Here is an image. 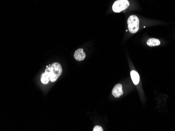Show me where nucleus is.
Masks as SVG:
<instances>
[{
    "mask_svg": "<svg viewBox=\"0 0 175 131\" xmlns=\"http://www.w3.org/2000/svg\"><path fill=\"white\" fill-rule=\"evenodd\" d=\"M93 131H103V129L100 126H95L93 129Z\"/></svg>",
    "mask_w": 175,
    "mask_h": 131,
    "instance_id": "9",
    "label": "nucleus"
},
{
    "mask_svg": "<svg viewBox=\"0 0 175 131\" xmlns=\"http://www.w3.org/2000/svg\"><path fill=\"white\" fill-rule=\"evenodd\" d=\"M51 67L47 66L45 71L41 76V82L43 84H47L50 81Z\"/></svg>",
    "mask_w": 175,
    "mask_h": 131,
    "instance_id": "4",
    "label": "nucleus"
},
{
    "mask_svg": "<svg viewBox=\"0 0 175 131\" xmlns=\"http://www.w3.org/2000/svg\"><path fill=\"white\" fill-rule=\"evenodd\" d=\"M129 6L128 0H117L112 6V10L115 13H120L127 9Z\"/></svg>",
    "mask_w": 175,
    "mask_h": 131,
    "instance_id": "3",
    "label": "nucleus"
},
{
    "mask_svg": "<svg viewBox=\"0 0 175 131\" xmlns=\"http://www.w3.org/2000/svg\"><path fill=\"white\" fill-rule=\"evenodd\" d=\"M160 40L156 38H150L147 41V45L150 47H155L160 45Z\"/></svg>",
    "mask_w": 175,
    "mask_h": 131,
    "instance_id": "8",
    "label": "nucleus"
},
{
    "mask_svg": "<svg viewBox=\"0 0 175 131\" xmlns=\"http://www.w3.org/2000/svg\"><path fill=\"white\" fill-rule=\"evenodd\" d=\"M74 57L77 61H83L86 57V54L84 52V50L82 49L77 50L74 52Z\"/></svg>",
    "mask_w": 175,
    "mask_h": 131,
    "instance_id": "6",
    "label": "nucleus"
},
{
    "mask_svg": "<svg viewBox=\"0 0 175 131\" xmlns=\"http://www.w3.org/2000/svg\"><path fill=\"white\" fill-rule=\"evenodd\" d=\"M112 93L113 96L115 98L121 97L123 94L122 85L120 84H116L113 88Z\"/></svg>",
    "mask_w": 175,
    "mask_h": 131,
    "instance_id": "5",
    "label": "nucleus"
},
{
    "mask_svg": "<svg viewBox=\"0 0 175 131\" xmlns=\"http://www.w3.org/2000/svg\"><path fill=\"white\" fill-rule=\"evenodd\" d=\"M63 69L61 65L55 62L51 65V73H50V81L55 82L61 75Z\"/></svg>",
    "mask_w": 175,
    "mask_h": 131,
    "instance_id": "2",
    "label": "nucleus"
},
{
    "mask_svg": "<svg viewBox=\"0 0 175 131\" xmlns=\"http://www.w3.org/2000/svg\"><path fill=\"white\" fill-rule=\"evenodd\" d=\"M131 76L132 80L135 85H137L139 83V73L136 72L135 70H132L131 72Z\"/></svg>",
    "mask_w": 175,
    "mask_h": 131,
    "instance_id": "7",
    "label": "nucleus"
},
{
    "mask_svg": "<svg viewBox=\"0 0 175 131\" xmlns=\"http://www.w3.org/2000/svg\"><path fill=\"white\" fill-rule=\"evenodd\" d=\"M139 21L136 15L130 16L128 19V28L132 34H135L139 29Z\"/></svg>",
    "mask_w": 175,
    "mask_h": 131,
    "instance_id": "1",
    "label": "nucleus"
}]
</instances>
